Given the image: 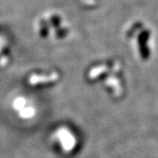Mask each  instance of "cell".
<instances>
[{"instance_id": "cell-1", "label": "cell", "mask_w": 158, "mask_h": 158, "mask_svg": "<svg viewBox=\"0 0 158 158\" xmlns=\"http://www.w3.org/2000/svg\"><path fill=\"white\" fill-rule=\"evenodd\" d=\"M56 136L58 137L59 141H61L62 148L64 150L69 151L75 144V140H74L73 136L71 135V134L69 132L68 130L65 128H61L57 131Z\"/></svg>"}, {"instance_id": "cell-2", "label": "cell", "mask_w": 158, "mask_h": 158, "mask_svg": "<svg viewBox=\"0 0 158 158\" xmlns=\"http://www.w3.org/2000/svg\"><path fill=\"white\" fill-rule=\"evenodd\" d=\"M57 78L56 74H51L50 76L45 75H32L29 78L28 82L31 85H35L42 83H48L55 81Z\"/></svg>"}, {"instance_id": "cell-3", "label": "cell", "mask_w": 158, "mask_h": 158, "mask_svg": "<svg viewBox=\"0 0 158 158\" xmlns=\"http://www.w3.org/2000/svg\"><path fill=\"white\" fill-rule=\"evenodd\" d=\"M35 114V109L33 106H26L19 111V115L22 118H29L34 117Z\"/></svg>"}, {"instance_id": "cell-4", "label": "cell", "mask_w": 158, "mask_h": 158, "mask_svg": "<svg viewBox=\"0 0 158 158\" xmlns=\"http://www.w3.org/2000/svg\"><path fill=\"white\" fill-rule=\"evenodd\" d=\"M26 105H27V100L24 98L20 97V98H18L14 100V102H13V108L16 111L19 112L20 110H22L23 108L26 107Z\"/></svg>"}]
</instances>
